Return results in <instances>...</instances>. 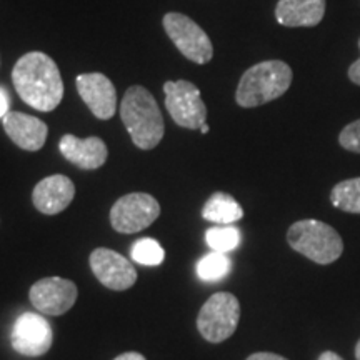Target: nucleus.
Instances as JSON below:
<instances>
[{"label":"nucleus","instance_id":"1","mask_svg":"<svg viewBox=\"0 0 360 360\" xmlns=\"http://www.w3.org/2000/svg\"><path fill=\"white\" fill-rule=\"evenodd\" d=\"M15 92L27 105L39 112H52L64 98V82L52 57L44 52L22 56L12 70Z\"/></svg>","mask_w":360,"mask_h":360},{"label":"nucleus","instance_id":"2","mask_svg":"<svg viewBox=\"0 0 360 360\" xmlns=\"http://www.w3.org/2000/svg\"><path fill=\"white\" fill-rule=\"evenodd\" d=\"M120 119L132 142L142 150H150L164 139L165 125L157 101L142 85L127 89L120 103Z\"/></svg>","mask_w":360,"mask_h":360},{"label":"nucleus","instance_id":"3","mask_svg":"<svg viewBox=\"0 0 360 360\" xmlns=\"http://www.w3.org/2000/svg\"><path fill=\"white\" fill-rule=\"evenodd\" d=\"M290 65L282 60H265L244 72L236 92V102L244 109L264 105L282 97L292 85Z\"/></svg>","mask_w":360,"mask_h":360},{"label":"nucleus","instance_id":"4","mask_svg":"<svg viewBox=\"0 0 360 360\" xmlns=\"http://www.w3.org/2000/svg\"><path fill=\"white\" fill-rule=\"evenodd\" d=\"M289 245L315 264L335 262L344 252V242L334 227L321 220H299L287 232Z\"/></svg>","mask_w":360,"mask_h":360},{"label":"nucleus","instance_id":"5","mask_svg":"<svg viewBox=\"0 0 360 360\" xmlns=\"http://www.w3.org/2000/svg\"><path fill=\"white\" fill-rule=\"evenodd\" d=\"M240 321V304L233 294L217 292L202 305L197 328L205 340L220 344L232 337Z\"/></svg>","mask_w":360,"mask_h":360},{"label":"nucleus","instance_id":"6","mask_svg":"<svg viewBox=\"0 0 360 360\" xmlns=\"http://www.w3.org/2000/svg\"><path fill=\"white\" fill-rule=\"evenodd\" d=\"M164 30L172 40L179 52L193 62L204 65L212 60L214 45L209 35L199 24H195L191 17L179 12H169L164 15Z\"/></svg>","mask_w":360,"mask_h":360},{"label":"nucleus","instance_id":"7","mask_svg":"<svg viewBox=\"0 0 360 360\" xmlns=\"http://www.w3.org/2000/svg\"><path fill=\"white\" fill-rule=\"evenodd\" d=\"M164 92L165 107L175 124L188 130H197L205 124L207 107L197 85L188 80H169L164 84Z\"/></svg>","mask_w":360,"mask_h":360},{"label":"nucleus","instance_id":"8","mask_svg":"<svg viewBox=\"0 0 360 360\" xmlns=\"http://www.w3.org/2000/svg\"><path fill=\"white\" fill-rule=\"evenodd\" d=\"M160 205L150 193L134 192L120 197L110 210V224L120 233H135L159 219Z\"/></svg>","mask_w":360,"mask_h":360},{"label":"nucleus","instance_id":"9","mask_svg":"<svg viewBox=\"0 0 360 360\" xmlns=\"http://www.w3.org/2000/svg\"><path fill=\"white\" fill-rule=\"evenodd\" d=\"M11 342L15 352L25 357H40L52 347L51 323L39 314H22L13 323Z\"/></svg>","mask_w":360,"mask_h":360},{"label":"nucleus","instance_id":"10","mask_svg":"<svg viewBox=\"0 0 360 360\" xmlns=\"http://www.w3.org/2000/svg\"><path fill=\"white\" fill-rule=\"evenodd\" d=\"M77 285L69 278L47 277L30 287V302L40 314L57 317L74 307L77 300Z\"/></svg>","mask_w":360,"mask_h":360},{"label":"nucleus","instance_id":"11","mask_svg":"<svg viewBox=\"0 0 360 360\" xmlns=\"http://www.w3.org/2000/svg\"><path fill=\"white\" fill-rule=\"evenodd\" d=\"M90 269L97 281L110 290H127L137 281V270L124 255L110 249H96L90 254Z\"/></svg>","mask_w":360,"mask_h":360},{"label":"nucleus","instance_id":"12","mask_svg":"<svg viewBox=\"0 0 360 360\" xmlns=\"http://www.w3.org/2000/svg\"><path fill=\"white\" fill-rule=\"evenodd\" d=\"M79 96L97 119L109 120L117 110V90L107 75L101 72L80 74L77 77Z\"/></svg>","mask_w":360,"mask_h":360},{"label":"nucleus","instance_id":"13","mask_svg":"<svg viewBox=\"0 0 360 360\" xmlns=\"http://www.w3.org/2000/svg\"><path fill=\"white\" fill-rule=\"evenodd\" d=\"M75 197L74 182L65 175H51L35 186L32 192V202L35 209L45 215L60 214L70 205Z\"/></svg>","mask_w":360,"mask_h":360},{"label":"nucleus","instance_id":"14","mask_svg":"<svg viewBox=\"0 0 360 360\" xmlns=\"http://www.w3.org/2000/svg\"><path fill=\"white\" fill-rule=\"evenodd\" d=\"M58 148L70 164L82 170L101 169L109 157L105 142L98 137L79 139L75 135L67 134L60 139Z\"/></svg>","mask_w":360,"mask_h":360},{"label":"nucleus","instance_id":"15","mask_svg":"<svg viewBox=\"0 0 360 360\" xmlns=\"http://www.w3.org/2000/svg\"><path fill=\"white\" fill-rule=\"evenodd\" d=\"M2 120L8 139L17 147L29 152H37L45 146L49 129L37 117L22 114V112H8Z\"/></svg>","mask_w":360,"mask_h":360},{"label":"nucleus","instance_id":"16","mask_svg":"<svg viewBox=\"0 0 360 360\" xmlns=\"http://www.w3.org/2000/svg\"><path fill=\"white\" fill-rule=\"evenodd\" d=\"M326 15V0H278L276 19L283 27H315Z\"/></svg>","mask_w":360,"mask_h":360},{"label":"nucleus","instance_id":"17","mask_svg":"<svg viewBox=\"0 0 360 360\" xmlns=\"http://www.w3.org/2000/svg\"><path fill=\"white\" fill-rule=\"evenodd\" d=\"M202 217L217 225H232L244 217V210L231 193L215 192L207 199Z\"/></svg>","mask_w":360,"mask_h":360},{"label":"nucleus","instance_id":"18","mask_svg":"<svg viewBox=\"0 0 360 360\" xmlns=\"http://www.w3.org/2000/svg\"><path fill=\"white\" fill-rule=\"evenodd\" d=\"M332 205L349 214H360V177L342 180L330 192Z\"/></svg>","mask_w":360,"mask_h":360},{"label":"nucleus","instance_id":"19","mask_svg":"<svg viewBox=\"0 0 360 360\" xmlns=\"http://www.w3.org/2000/svg\"><path fill=\"white\" fill-rule=\"evenodd\" d=\"M232 262L227 257V254H220V252H210L204 255L197 264V276L204 282H217L224 278L231 272Z\"/></svg>","mask_w":360,"mask_h":360},{"label":"nucleus","instance_id":"20","mask_svg":"<svg viewBox=\"0 0 360 360\" xmlns=\"http://www.w3.org/2000/svg\"><path fill=\"white\" fill-rule=\"evenodd\" d=\"M205 240L212 252L229 254L240 244V232L232 225H219V227H212L207 231Z\"/></svg>","mask_w":360,"mask_h":360},{"label":"nucleus","instance_id":"21","mask_svg":"<svg viewBox=\"0 0 360 360\" xmlns=\"http://www.w3.org/2000/svg\"><path fill=\"white\" fill-rule=\"evenodd\" d=\"M130 255L137 264L148 265V267H155L160 265L165 259V252L162 249L159 242L154 238H139L137 242L130 249Z\"/></svg>","mask_w":360,"mask_h":360},{"label":"nucleus","instance_id":"22","mask_svg":"<svg viewBox=\"0 0 360 360\" xmlns=\"http://www.w3.org/2000/svg\"><path fill=\"white\" fill-rule=\"evenodd\" d=\"M339 143L345 150L360 154V119L352 124L345 125L339 134Z\"/></svg>","mask_w":360,"mask_h":360},{"label":"nucleus","instance_id":"23","mask_svg":"<svg viewBox=\"0 0 360 360\" xmlns=\"http://www.w3.org/2000/svg\"><path fill=\"white\" fill-rule=\"evenodd\" d=\"M359 49H360V39H359ZM349 79L352 84L360 85V58L349 67Z\"/></svg>","mask_w":360,"mask_h":360},{"label":"nucleus","instance_id":"24","mask_svg":"<svg viewBox=\"0 0 360 360\" xmlns=\"http://www.w3.org/2000/svg\"><path fill=\"white\" fill-rule=\"evenodd\" d=\"M247 360H287L285 357L277 354H270V352H257V354H252Z\"/></svg>","mask_w":360,"mask_h":360},{"label":"nucleus","instance_id":"25","mask_svg":"<svg viewBox=\"0 0 360 360\" xmlns=\"http://www.w3.org/2000/svg\"><path fill=\"white\" fill-rule=\"evenodd\" d=\"M8 103H11V98L6 92H4L2 89H0V119H4L8 114Z\"/></svg>","mask_w":360,"mask_h":360},{"label":"nucleus","instance_id":"26","mask_svg":"<svg viewBox=\"0 0 360 360\" xmlns=\"http://www.w3.org/2000/svg\"><path fill=\"white\" fill-rule=\"evenodd\" d=\"M114 360H147L143 357L142 354H137V352H125L122 355H119V357H115Z\"/></svg>","mask_w":360,"mask_h":360},{"label":"nucleus","instance_id":"27","mask_svg":"<svg viewBox=\"0 0 360 360\" xmlns=\"http://www.w3.org/2000/svg\"><path fill=\"white\" fill-rule=\"evenodd\" d=\"M319 360H344V359H342L339 354L332 352V350H327V352H323L321 357H319Z\"/></svg>","mask_w":360,"mask_h":360},{"label":"nucleus","instance_id":"28","mask_svg":"<svg viewBox=\"0 0 360 360\" xmlns=\"http://www.w3.org/2000/svg\"><path fill=\"white\" fill-rule=\"evenodd\" d=\"M199 130H200V134H209L210 127H209V125H207V124H204V125H202V127H200Z\"/></svg>","mask_w":360,"mask_h":360},{"label":"nucleus","instance_id":"29","mask_svg":"<svg viewBox=\"0 0 360 360\" xmlns=\"http://www.w3.org/2000/svg\"><path fill=\"white\" fill-rule=\"evenodd\" d=\"M355 357H357V360H360V340L357 342V347H355Z\"/></svg>","mask_w":360,"mask_h":360}]
</instances>
